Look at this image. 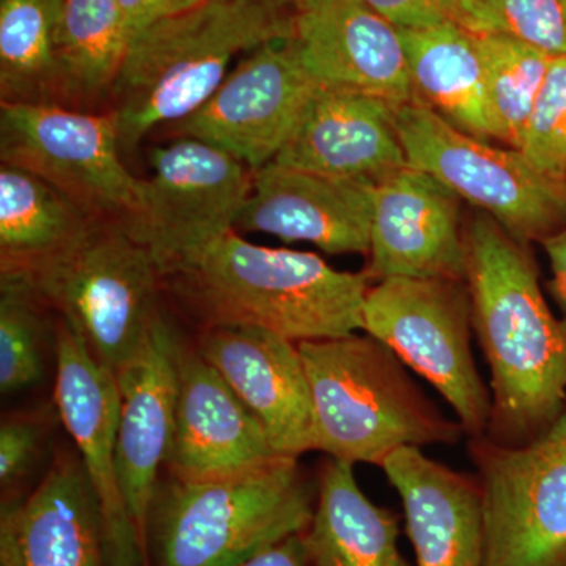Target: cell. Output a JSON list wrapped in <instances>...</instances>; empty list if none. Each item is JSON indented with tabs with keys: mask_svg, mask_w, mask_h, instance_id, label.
<instances>
[{
	"mask_svg": "<svg viewBox=\"0 0 566 566\" xmlns=\"http://www.w3.org/2000/svg\"><path fill=\"white\" fill-rule=\"evenodd\" d=\"M63 0H0V98L66 106L57 61Z\"/></svg>",
	"mask_w": 566,
	"mask_h": 566,
	"instance_id": "cell-27",
	"label": "cell"
},
{
	"mask_svg": "<svg viewBox=\"0 0 566 566\" xmlns=\"http://www.w3.org/2000/svg\"><path fill=\"white\" fill-rule=\"evenodd\" d=\"M316 495L318 485L292 457L218 479L167 474L148 516V566L243 564L260 551L307 531Z\"/></svg>",
	"mask_w": 566,
	"mask_h": 566,
	"instance_id": "cell-4",
	"label": "cell"
},
{
	"mask_svg": "<svg viewBox=\"0 0 566 566\" xmlns=\"http://www.w3.org/2000/svg\"><path fill=\"white\" fill-rule=\"evenodd\" d=\"M520 151L539 172L566 180V55L551 61Z\"/></svg>",
	"mask_w": 566,
	"mask_h": 566,
	"instance_id": "cell-30",
	"label": "cell"
},
{
	"mask_svg": "<svg viewBox=\"0 0 566 566\" xmlns=\"http://www.w3.org/2000/svg\"><path fill=\"white\" fill-rule=\"evenodd\" d=\"M54 352L57 415L73 438L102 506L111 565L148 566L118 479L115 376L61 316L55 319Z\"/></svg>",
	"mask_w": 566,
	"mask_h": 566,
	"instance_id": "cell-13",
	"label": "cell"
},
{
	"mask_svg": "<svg viewBox=\"0 0 566 566\" xmlns=\"http://www.w3.org/2000/svg\"><path fill=\"white\" fill-rule=\"evenodd\" d=\"M237 566H311L304 532L260 551L259 554Z\"/></svg>",
	"mask_w": 566,
	"mask_h": 566,
	"instance_id": "cell-35",
	"label": "cell"
},
{
	"mask_svg": "<svg viewBox=\"0 0 566 566\" xmlns=\"http://www.w3.org/2000/svg\"><path fill=\"white\" fill-rule=\"evenodd\" d=\"M403 504L417 566H486L483 494L476 475L401 447L381 465Z\"/></svg>",
	"mask_w": 566,
	"mask_h": 566,
	"instance_id": "cell-22",
	"label": "cell"
},
{
	"mask_svg": "<svg viewBox=\"0 0 566 566\" xmlns=\"http://www.w3.org/2000/svg\"><path fill=\"white\" fill-rule=\"evenodd\" d=\"M395 123L409 166L433 175L516 240L542 244L566 226V180L539 172L520 150L460 132L419 99L398 106Z\"/></svg>",
	"mask_w": 566,
	"mask_h": 566,
	"instance_id": "cell-7",
	"label": "cell"
},
{
	"mask_svg": "<svg viewBox=\"0 0 566 566\" xmlns=\"http://www.w3.org/2000/svg\"><path fill=\"white\" fill-rule=\"evenodd\" d=\"M319 85L293 39L273 41L227 74L174 134L221 148L255 172L274 161Z\"/></svg>",
	"mask_w": 566,
	"mask_h": 566,
	"instance_id": "cell-12",
	"label": "cell"
},
{
	"mask_svg": "<svg viewBox=\"0 0 566 566\" xmlns=\"http://www.w3.org/2000/svg\"><path fill=\"white\" fill-rule=\"evenodd\" d=\"M482 486L486 566H566V416L523 447L469 439Z\"/></svg>",
	"mask_w": 566,
	"mask_h": 566,
	"instance_id": "cell-11",
	"label": "cell"
},
{
	"mask_svg": "<svg viewBox=\"0 0 566 566\" xmlns=\"http://www.w3.org/2000/svg\"><path fill=\"white\" fill-rule=\"evenodd\" d=\"M296 13L290 0H203L137 35L111 92L122 151L199 109L241 52L292 40Z\"/></svg>",
	"mask_w": 566,
	"mask_h": 566,
	"instance_id": "cell-3",
	"label": "cell"
},
{
	"mask_svg": "<svg viewBox=\"0 0 566 566\" xmlns=\"http://www.w3.org/2000/svg\"><path fill=\"white\" fill-rule=\"evenodd\" d=\"M314 405L315 450L381 468L401 447L453 446L464 430L406 374L397 354L371 335L297 344Z\"/></svg>",
	"mask_w": 566,
	"mask_h": 566,
	"instance_id": "cell-5",
	"label": "cell"
},
{
	"mask_svg": "<svg viewBox=\"0 0 566 566\" xmlns=\"http://www.w3.org/2000/svg\"><path fill=\"white\" fill-rule=\"evenodd\" d=\"M294 44L326 87L363 92L395 107L417 102L400 31L363 0H311L297 10Z\"/></svg>",
	"mask_w": 566,
	"mask_h": 566,
	"instance_id": "cell-17",
	"label": "cell"
},
{
	"mask_svg": "<svg viewBox=\"0 0 566 566\" xmlns=\"http://www.w3.org/2000/svg\"><path fill=\"white\" fill-rule=\"evenodd\" d=\"M460 202L433 175L406 166L375 182L368 279L465 281Z\"/></svg>",
	"mask_w": 566,
	"mask_h": 566,
	"instance_id": "cell-14",
	"label": "cell"
},
{
	"mask_svg": "<svg viewBox=\"0 0 566 566\" xmlns=\"http://www.w3.org/2000/svg\"><path fill=\"white\" fill-rule=\"evenodd\" d=\"M419 102L476 139H494L475 33L455 24L398 29Z\"/></svg>",
	"mask_w": 566,
	"mask_h": 566,
	"instance_id": "cell-24",
	"label": "cell"
},
{
	"mask_svg": "<svg viewBox=\"0 0 566 566\" xmlns=\"http://www.w3.org/2000/svg\"><path fill=\"white\" fill-rule=\"evenodd\" d=\"M52 308L24 275H0V390L21 392L39 385L48 340L54 338Z\"/></svg>",
	"mask_w": 566,
	"mask_h": 566,
	"instance_id": "cell-29",
	"label": "cell"
},
{
	"mask_svg": "<svg viewBox=\"0 0 566 566\" xmlns=\"http://www.w3.org/2000/svg\"><path fill=\"white\" fill-rule=\"evenodd\" d=\"M353 465L324 461L314 517L304 532L311 566H411L398 547L397 515L364 494Z\"/></svg>",
	"mask_w": 566,
	"mask_h": 566,
	"instance_id": "cell-23",
	"label": "cell"
},
{
	"mask_svg": "<svg viewBox=\"0 0 566 566\" xmlns=\"http://www.w3.org/2000/svg\"><path fill=\"white\" fill-rule=\"evenodd\" d=\"M122 153L112 111L0 103L2 164L35 175L98 221H126L139 203L142 180Z\"/></svg>",
	"mask_w": 566,
	"mask_h": 566,
	"instance_id": "cell-9",
	"label": "cell"
},
{
	"mask_svg": "<svg viewBox=\"0 0 566 566\" xmlns=\"http://www.w3.org/2000/svg\"><path fill=\"white\" fill-rule=\"evenodd\" d=\"M494 139L520 150L528 115L554 55L499 32L475 33Z\"/></svg>",
	"mask_w": 566,
	"mask_h": 566,
	"instance_id": "cell-28",
	"label": "cell"
},
{
	"mask_svg": "<svg viewBox=\"0 0 566 566\" xmlns=\"http://www.w3.org/2000/svg\"><path fill=\"white\" fill-rule=\"evenodd\" d=\"M150 164L136 211L122 226L150 251L163 275L234 230L251 196L253 170L188 137L155 148Z\"/></svg>",
	"mask_w": 566,
	"mask_h": 566,
	"instance_id": "cell-10",
	"label": "cell"
},
{
	"mask_svg": "<svg viewBox=\"0 0 566 566\" xmlns=\"http://www.w3.org/2000/svg\"><path fill=\"white\" fill-rule=\"evenodd\" d=\"M55 44L66 106L111 95L129 46L117 0H63Z\"/></svg>",
	"mask_w": 566,
	"mask_h": 566,
	"instance_id": "cell-26",
	"label": "cell"
},
{
	"mask_svg": "<svg viewBox=\"0 0 566 566\" xmlns=\"http://www.w3.org/2000/svg\"><path fill=\"white\" fill-rule=\"evenodd\" d=\"M196 348L262 424L275 452L315 450L311 385L297 344L251 326L202 329Z\"/></svg>",
	"mask_w": 566,
	"mask_h": 566,
	"instance_id": "cell-15",
	"label": "cell"
},
{
	"mask_svg": "<svg viewBox=\"0 0 566 566\" xmlns=\"http://www.w3.org/2000/svg\"><path fill=\"white\" fill-rule=\"evenodd\" d=\"M129 43L156 22L199 6L203 0H117Z\"/></svg>",
	"mask_w": 566,
	"mask_h": 566,
	"instance_id": "cell-34",
	"label": "cell"
},
{
	"mask_svg": "<svg viewBox=\"0 0 566 566\" xmlns=\"http://www.w3.org/2000/svg\"><path fill=\"white\" fill-rule=\"evenodd\" d=\"M24 277L114 375L163 318L158 264L122 222L96 219L76 243Z\"/></svg>",
	"mask_w": 566,
	"mask_h": 566,
	"instance_id": "cell-6",
	"label": "cell"
},
{
	"mask_svg": "<svg viewBox=\"0 0 566 566\" xmlns=\"http://www.w3.org/2000/svg\"><path fill=\"white\" fill-rule=\"evenodd\" d=\"M471 327L465 281L389 277L365 294L360 329L427 379L474 439L486 434L491 392L472 356Z\"/></svg>",
	"mask_w": 566,
	"mask_h": 566,
	"instance_id": "cell-8",
	"label": "cell"
},
{
	"mask_svg": "<svg viewBox=\"0 0 566 566\" xmlns=\"http://www.w3.org/2000/svg\"><path fill=\"white\" fill-rule=\"evenodd\" d=\"M290 2H293L294 6H296V9L300 10V9H303L305 3L311 2V0H290Z\"/></svg>",
	"mask_w": 566,
	"mask_h": 566,
	"instance_id": "cell-37",
	"label": "cell"
},
{
	"mask_svg": "<svg viewBox=\"0 0 566 566\" xmlns=\"http://www.w3.org/2000/svg\"><path fill=\"white\" fill-rule=\"evenodd\" d=\"M491 32L566 55V0H475Z\"/></svg>",
	"mask_w": 566,
	"mask_h": 566,
	"instance_id": "cell-31",
	"label": "cell"
},
{
	"mask_svg": "<svg viewBox=\"0 0 566 566\" xmlns=\"http://www.w3.org/2000/svg\"><path fill=\"white\" fill-rule=\"evenodd\" d=\"M177 346L178 338L161 318L142 352L114 375L118 389L115 433L118 479L145 558L148 516L161 482L159 471L166 468L174 442Z\"/></svg>",
	"mask_w": 566,
	"mask_h": 566,
	"instance_id": "cell-16",
	"label": "cell"
},
{
	"mask_svg": "<svg viewBox=\"0 0 566 566\" xmlns=\"http://www.w3.org/2000/svg\"><path fill=\"white\" fill-rule=\"evenodd\" d=\"M178 397L167 474L185 480L241 474L277 460L262 424L196 346H177Z\"/></svg>",
	"mask_w": 566,
	"mask_h": 566,
	"instance_id": "cell-18",
	"label": "cell"
},
{
	"mask_svg": "<svg viewBox=\"0 0 566 566\" xmlns=\"http://www.w3.org/2000/svg\"><path fill=\"white\" fill-rule=\"evenodd\" d=\"M542 245L553 273L551 290L566 315V226L553 237L546 238Z\"/></svg>",
	"mask_w": 566,
	"mask_h": 566,
	"instance_id": "cell-36",
	"label": "cell"
},
{
	"mask_svg": "<svg viewBox=\"0 0 566 566\" xmlns=\"http://www.w3.org/2000/svg\"><path fill=\"white\" fill-rule=\"evenodd\" d=\"M472 327L491 371L494 444L523 447L566 411V315L557 318L539 286L531 244L480 212L464 226Z\"/></svg>",
	"mask_w": 566,
	"mask_h": 566,
	"instance_id": "cell-1",
	"label": "cell"
},
{
	"mask_svg": "<svg viewBox=\"0 0 566 566\" xmlns=\"http://www.w3.org/2000/svg\"><path fill=\"white\" fill-rule=\"evenodd\" d=\"M397 29L455 24L474 33L491 32L475 0H363Z\"/></svg>",
	"mask_w": 566,
	"mask_h": 566,
	"instance_id": "cell-32",
	"label": "cell"
},
{
	"mask_svg": "<svg viewBox=\"0 0 566 566\" xmlns=\"http://www.w3.org/2000/svg\"><path fill=\"white\" fill-rule=\"evenodd\" d=\"M48 423L43 415L13 416L0 424V486L20 485L43 452Z\"/></svg>",
	"mask_w": 566,
	"mask_h": 566,
	"instance_id": "cell-33",
	"label": "cell"
},
{
	"mask_svg": "<svg viewBox=\"0 0 566 566\" xmlns=\"http://www.w3.org/2000/svg\"><path fill=\"white\" fill-rule=\"evenodd\" d=\"M91 218L35 175L0 167V275H31L87 232Z\"/></svg>",
	"mask_w": 566,
	"mask_h": 566,
	"instance_id": "cell-25",
	"label": "cell"
},
{
	"mask_svg": "<svg viewBox=\"0 0 566 566\" xmlns=\"http://www.w3.org/2000/svg\"><path fill=\"white\" fill-rule=\"evenodd\" d=\"M375 182L342 180L270 163L253 172L252 191L237 227L323 252L370 251Z\"/></svg>",
	"mask_w": 566,
	"mask_h": 566,
	"instance_id": "cell-20",
	"label": "cell"
},
{
	"mask_svg": "<svg viewBox=\"0 0 566 566\" xmlns=\"http://www.w3.org/2000/svg\"><path fill=\"white\" fill-rule=\"evenodd\" d=\"M395 109L378 96L319 85L273 163L378 182L408 166Z\"/></svg>",
	"mask_w": 566,
	"mask_h": 566,
	"instance_id": "cell-21",
	"label": "cell"
},
{
	"mask_svg": "<svg viewBox=\"0 0 566 566\" xmlns=\"http://www.w3.org/2000/svg\"><path fill=\"white\" fill-rule=\"evenodd\" d=\"M0 566H112L102 506L77 453L0 506Z\"/></svg>",
	"mask_w": 566,
	"mask_h": 566,
	"instance_id": "cell-19",
	"label": "cell"
},
{
	"mask_svg": "<svg viewBox=\"0 0 566 566\" xmlns=\"http://www.w3.org/2000/svg\"><path fill=\"white\" fill-rule=\"evenodd\" d=\"M161 285L202 329L260 327L301 344L360 329L370 279L230 230L163 274Z\"/></svg>",
	"mask_w": 566,
	"mask_h": 566,
	"instance_id": "cell-2",
	"label": "cell"
}]
</instances>
